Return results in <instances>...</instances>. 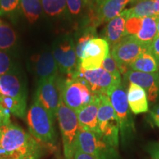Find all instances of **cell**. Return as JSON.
I'll return each mask as SVG.
<instances>
[{
  "label": "cell",
  "mask_w": 159,
  "mask_h": 159,
  "mask_svg": "<svg viewBox=\"0 0 159 159\" xmlns=\"http://www.w3.org/2000/svg\"><path fill=\"white\" fill-rule=\"evenodd\" d=\"M66 8L71 16L77 18L83 15L87 7L83 0H66Z\"/></svg>",
  "instance_id": "30"
},
{
  "label": "cell",
  "mask_w": 159,
  "mask_h": 159,
  "mask_svg": "<svg viewBox=\"0 0 159 159\" xmlns=\"http://www.w3.org/2000/svg\"><path fill=\"white\" fill-rule=\"evenodd\" d=\"M157 159H159V158H157Z\"/></svg>",
  "instance_id": "45"
},
{
  "label": "cell",
  "mask_w": 159,
  "mask_h": 159,
  "mask_svg": "<svg viewBox=\"0 0 159 159\" xmlns=\"http://www.w3.org/2000/svg\"><path fill=\"white\" fill-rule=\"evenodd\" d=\"M0 94L27 100V88L17 72L0 76Z\"/></svg>",
  "instance_id": "15"
},
{
  "label": "cell",
  "mask_w": 159,
  "mask_h": 159,
  "mask_svg": "<svg viewBox=\"0 0 159 159\" xmlns=\"http://www.w3.org/2000/svg\"><path fill=\"white\" fill-rule=\"evenodd\" d=\"M101 68L108 71V73H110L111 75H113L116 78L122 80V78H121L122 74H121L119 65L116 60L114 59V57H113V55H111V53L109 52V54L107 55L106 57L103 60Z\"/></svg>",
  "instance_id": "29"
},
{
  "label": "cell",
  "mask_w": 159,
  "mask_h": 159,
  "mask_svg": "<svg viewBox=\"0 0 159 159\" xmlns=\"http://www.w3.org/2000/svg\"><path fill=\"white\" fill-rule=\"evenodd\" d=\"M20 8V0H0V16H11Z\"/></svg>",
  "instance_id": "31"
},
{
  "label": "cell",
  "mask_w": 159,
  "mask_h": 159,
  "mask_svg": "<svg viewBox=\"0 0 159 159\" xmlns=\"http://www.w3.org/2000/svg\"><path fill=\"white\" fill-rule=\"evenodd\" d=\"M108 96L116 113L122 140L129 138L135 131L134 122L129 107L127 91L122 83L109 91Z\"/></svg>",
  "instance_id": "6"
},
{
  "label": "cell",
  "mask_w": 159,
  "mask_h": 159,
  "mask_svg": "<svg viewBox=\"0 0 159 159\" xmlns=\"http://www.w3.org/2000/svg\"><path fill=\"white\" fill-rule=\"evenodd\" d=\"M69 77H75L80 80L90 89L91 92L96 95H108L111 89L122 83V80L116 78L102 68L94 70H85L78 68L74 75Z\"/></svg>",
  "instance_id": "8"
},
{
  "label": "cell",
  "mask_w": 159,
  "mask_h": 159,
  "mask_svg": "<svg viewBox=\"0 0 159 159\" xmlns=\"http://www.w3.org/2000/svg\"><path fill=\"white\" fill-rule=\"evenodd\" d=\"M158 72L145 73L129 70L124 75L125 79L130 83L139 85L146 91L148 100L155 102L159 94L158 86Z\"/></svg>",
  "instance_id": "14"
},
{
  "label": "cell",
  "mask_w": 159,
  "mask_h": 159,
  "mask_svg": "<svg viewBox=\"0 0 159 159\" xmlns=\"http://www.w3.org/2000/svg\"><path fill=\"white\" fill-rule=\"evenodd\" d=\"M105 1H107V0H94V4L95 5H97V4H99Z\"/></svg>",
  "instance_id": "40"
},
{
  "label": "cell",
  "mask_w": 159,
  "mask_h": 159,
  "mask_svg": "<svg viewBox=\"0 0 159 159\" xmlns=\"http://www.w3.org/2000/svg\"><path fill=\"white\" fill-rule=\"evenodd\" d=\"M127 18H144L156 15L154 11V0H141L132 7L125 9Z\"/></svg>",
  "instance_id": "24"
},
{
  "label": "cell",
  "mask_w": 159,
  "mask_h": 159,
  "mask_svg": "<svg viewBox=\"0 0 159 159\" xmlns=\"http://www.w3.org/2000/svg\"><path fill=\"white\" fill-rule=\"evenodd\" d=\"M87 7H92L94 5V0H83Z\"/></svg>",
  "instance_id": "38"
},
{
  "label": "cell",
  "mask_w": 159,
  "mask_h": 159,
  "mask_svg": "<svg viewBox=\"0 0 159 159\" xmlns=\"http://www.w3.org/2000/svg\"><path fill=\"white\" fill-rule=\"evenodd\" d=\"M57 78L44 80L39 82L35 95V98L50 113L54 119L57 116V108L61 100Z\"/></svg>",
  "instance_id": "13"
},
{
  "label": "cell",
  "mask_w": 159,
  "mask_h": 159,
  "mask_svg": "<svg viewBox=\"0 0 159 159\" xmlns=\"http://www.w3.org/2000/svg\"><path fill=\"white\" fill-rule=\"evenodd\" d=\"M43 11L50 17H61L67 13L66 0H40Z\"/></svg>",
  "instance_id": "26"
},
{
  "label": "cell",
  "mask_w": 159,
  "mask_h": 159,
  "mask_svg": "<svg viewBox=\"0 0 159 159\" xmlns=\"http://www.w3.org/2000/svg\"><path fill=\"white\" fill-rule=\"evenodd\" d=\"M74 159H97L91 155L86 154L82 151L76 149L74 155Z\"/></svg>",
  "instance_id": "34"
},
{
  "label": "cell",
  "mask_w": 159,
  "mask_h": 159,
  "mask_svg": "<svg viewBox=\"0 0 159 159\" xmlns=\"http://www.w3.org/2000/svg\"><path fill=\"white\" fill-rule=\"evenodd\" d=\"M149 50L159 63V36H156L149 47Z\"/></svg>",
  "instance_id": "33"
},
{
  "label": "cell",
  "mask_w": 159,
  "mask_h": 159,
  "mask_svg": "<svg viewBox=\"0 0 159 159\" xmlns=\"http://www.w3.org/2000/svg\"><path fill=\"white\" fill-rule=\"evenodd\" d=\"M128 18L124 10L119 16L109 21L105 27L102 33L103 36L111 48L126 36L125 24Z\"/></svg>",
  "instance_id": "19"
},
{
  "label": "cell",
  "mask_w": 159,
  "mask_h": 159,
  "mask_svg": "<svg viewBox=\"0 0 159 159\" xmlns=\"http://www.w3.org/2000/svg\"><path fill=\"white\" fill-rule=\"evenodd\" d=\"M127 97L130 111L134 114L146 113L149 111L147 93L142 87L130 83L127 91Z\"/></svg>",
  "instance_id": "20"
},
{
  "label": "cell",
  "mask_w": 159,
  "mask_h": 159,
  "mask_svg": "<svg viewBox=\"0 0 159 159\" xmlns=\"http://www.w3.org/2000/svg\"><path fill=\"white\" fill-rule=\"evenodd\" d=\"M35 73L39 82L58 77V67L53 57L52 53L49 51L40 54L35 62Z\"/></svg>",
  "instance_id": "18"
},
{
  "label": "cell",
  "mask_w": 159,
  "mask_h": 159,
  "mask_svg": "<svg viewBox=\"0 0 159 159\" xmlns=\"http://www.w3.org/2000/svg\"><path fill=\"white\" fill-rule=\"evenodd\" d=\"M139 1H141V0H138V2H139Z\"/></svg>",
  "instance_id": "44"
},
{
  "label": "cell",
  "mask_w": 159,
  "mask_h": 159,
  "mask_svg": "<svg viewBox=\"0 0 159 159\" xmlns=\"http://www.w3.org/2000/svg\"><path fill=\"white\" fill-rule=\"evenodd\" d=\"M57 83L63 102L76 113L88 105L95 96L90 89L77 77L67 76L66 79L61 80L57 77Z\"/></svg>",
  "instance_id": "3"
},
{
  "label": "cell",
  "mask_w": 159,
  "mask_h": 159,
  "mask_svg": "<svg viewBox=\"0 0 159 159\" xmlns=\"http://www.w3.org/2000/svg\"><path fill=\"white\" fill-rule=\"evenodd\" d=\"M62 138L63 153L66 159H74L76 139L79 130L77 113L65 105L61 97L57 116Z\"/></svg>",
  "instance_id": "4"
},
{
  "label": "cell",
  "mask_w": 159,
  "mask_h": 159,
  "mask_svg": "<svg viewBox=\"0 0 159 159\" xmlns=\"http://www.w3.org/2000/svg\"><path fill=\"white\" fill-rule=\"evenodd\" d=\"M152 112L159 116V104L155 105L153 108H152Z\"/></svg>",
  "instance_id": "39"
},
{
  "label": "cell",
  "mask_w": 159,
  "mask_h": 159,
  "mask_svg": "<svg viewBox=\"0 0 159 159\" xmlns=\"http://www.w3.org/2000/svg\"><path fill=\"white\" fill-rule=\"evenodd\" d=\"M97 120L99 136L110 146L118 149L119 126L116 113L108 95L99 94Z\"/></svg>",
  "instance_id": "5"
},
{
  "label": "cell",
  "mask_w": 159,
  "mask_h": 159,
  "mask_svg": "<svg viewBox=\"0 0 159 159\" xmlns=\"http://www.w3.org/2000/svg\"><path fill=\"white\" fill-rule=\"evenodd\" d=\"M150 116L152 117V120H153L155 124H156L159 128V116H157L156 114H155L154 113H152V111L150 112Z\"/></svg>",
  "instance_id": "36"
},
{
  "label": "cell",
  "mask_w": 159,
  "mask_h": 159,
  "mask_svg": "<svg viewBox=\"0 0 159 159\" xmlns=\"http://www.w3.org/2000/svg\"><path fill=\"white\" fill-rule=\"evenodd\" d=\"M0 104L11 114L19 118L24 119L27 114V100L0 94Z\"/></svg>",
  "instance_id": "23"
},
{
  "label": "cell",
  "mask_w": 159,
  "mask_h": 159,
  "mask_svg": "<svg viewBox=\"0 0 159 159\" xmlns=\"http://www.w3.org/2000/svg\"><path fill=\"white\" fill-rule=\"evenodd\" d=\"M26 121L30 134L37 141L49 147L55 146L57 134L55 119L35 98L27 111Z\"/></svg>",
  "instance_id": "2"
},
{
  "label": "cell",
  "mask_w": 159,
  "mask_h": 159,
  "mask_svg": "<svg viewBox=\"0 0 159 159\" xmlns=\"http://www.w3.org/2000/svg\"><path fill=\"white\" fill-rule=\"evenodd\" d=\"M0 140H1V133H0Z\"/></svg>",
  "instance_id": "43"
},
{
  "label": "cell",
  "mask_w": 159,
  "mask_h": 159,
  "mask_svg": "<svg viewBox=\"0 0 159 159\" xmlns=\"http://www.w3.org/2000/svg\"><path fill=\"white\" fill-rule=\"evenodd\" d=\"M158 86L159 89V71H158Z\"/></svg>",
  "instance_id": "42"
},
{
  "label": "cell",
  "mask_w": 159,
  "mask_h": 159,
  "mask_svg": "<svg viewBox=\"0 0 159 159\" xmlns=\"http://www.w3.org/2000/svg\"><path fill=\"white\" fill-rule=\"evenodd\" d=\"M159 15L144 18H130L125 24L126 36L130 35L144 45L150 47L157 36V24Z\"/></svg>",
  "instance_id": "11"
},
{
  "label": "cell",
  "mask_w": 159,
  "mask_h": 159,
  "mask_svg": "<svg viewBox=\"0 0 159 159\" xmlns=\"http://www.w3.org/2000/svg\"><path fill=\"white\" fill-rule=\"evenodd\" d=\"M52 53L60 72L71 76L77 71L79 60L77 57L75 43L71 37H64L57 41L53 45Z\"/></svg>",
  "instance_id": "9"
},
{
  "label": "cell",
  "mask_w": 159,
  "mask_h": 159,
  "mask_svg": "<svg viewBox=\"0 0 159 159\" xmlns=\"http://www.w3.org/2000/svg\"><path fill=\"white\" fill-rule=\"evenodd\" d=\"M17 35L14 29L0 18V50L8 52L16 47Z\"/></svg>",
  "instance_id": "22"
},
{
  "label": "cell",
  "mask_w": 159,
  "mask_h": 159,
  "mask_svg": "<svg viewBox=\"0 0 159 159\" xmlns=\"http://www.w3.org/2000/svg\"><path fill=\"white\" fill-rule=\"evenodd\" d=\"M0 159H40L43 148L30 134L12 124L0 128Z\"/></svg>",
  "instance_id": "1"
},
{
  "label": "cell",
  "mask_w": 159,
  "mask_h": 159,
  "mask_svg": "<svg viewBox=\"0 0 159 159\" xmlns=\"http://www.w3.org/2000/svg\"><path fill=\"white\" fill-rule=\"evenodd\" d=\"M108 43L102 38L95 37L89 41L79 62V68L94 70L101 68L102 61L109 54Z\"/></svg>",
  "instance_id": "12"
},
{
  "label": "cell",
  "mask_w": 159,
  "mask_h": 159,
  "mask_svg": "<svg viewBox=\"0 0 159 159\" xmlns=\"http://www.w3.org/2000/svg\"><path fill=\"white\" fill-rule=\"evenodd\" d=\"M111 55L118 63L121 74L125 75L130 69V65L149 47H145L134 37L125 36L111 48Z\"/></svg>",
  "instance_id": "10"
},
{
  "label": "cell",
  "mask_w": 159,
  "mask_h": 159,
  "mask_svg": "<svg viewBox=\"0 0 159 159\" xmlns=\"http://www.w3.org/2000/svg\"><path fill=\"white\" fill-rule=\"evenodd\" d=\"M157 36H159V19L158 20V24H157Z\"/></svg>",
  "instance_id": "41"
},
{
  "label": "cell",
  "mask_w": 159,
  "mask_h": 159,
  "mask_svg": "<svg viewBox=\"0 0 159 159\" xmlns=\"http://www.w3.org/2000/svg\"><path fill=\"white\" fill-rule=\"evenodd\" d=\"M138 0H107L94 6L98 25L108 22L124 11L129 3H136Z\"/></svg>",
  "instance_id": "16"
},
{
  "label": "cell",
  "mask_w": 159,
  "mask_h": 159,
  "mask_svg": "<svg viewBox=\"0 0 159 159\" xmlns=\"http://www.w3.org/2000/svg\"><path fill=\"white\" fill-rule=\"evenodd\" d=\"M20 8L30 23H35L43 11L40 0H20Z\"/></svg>",
  "instance_id": "25"
},
{
  "label": "cell",
  "mask_w": 159,
  "mask_h": 159,
  "mask_svg": "<svg viewBox=\"0 0 159 159\" xmlns=\"http://www.w3.org/2000/svg\"><path fill=\"white\" fill-rule=\"evenodd\" d=\"M14 72H17V68L11 55L8 52L0 50V76Z\"/></svg>",
  "instance_id": "28"
},
{
  "label": "cell",
  "mask_w": 159,
  "mask_h": 159,
  "mask_svg": "<svg viewBox=\"0 0 159 159\" xmlns=\"http://www.w3.org/2000/svg\"><path fill=\"white\" fill-rule=\"evenodd\" d=\"M130 70L145 73H155L159 71V63L150 50H146L130 65Z\"/></svg>",
  "instance_id": "21"
},
{
  "label": "cell",
  "mask_w": 159,
  "mask_h": 159,
  "mask_svg": "<svg viewBox=\"0 0 159 159\" xmlns=\"http://www.w3.org/2000/svg\"><path fill=\"white\" fill-rule=\"evenodd\" d=\"M11 123V113L0 104V128Z\"/></svg>",
  "instance_id": "32"
},
{
  "label": "cell",
  "mask_w": 159,
  "mask_h": 159,
  "mask_svg": "<svg viewBox=\"0 0 159 159\" xmlns=\"http://www.w3.org/2000/svg\"><path fill=\"white\" fill-rule=\"evenodd\" d=\"M95 27H86L83 30V33L78 38L76 43H75V49H76L77 57L79 60V62L80 61L81 57L83 56V51H84L85 47H86L87 43L91 39L93 38L96 37V31H95Z\"/></svg>",
  "instance_id": "27"
},
{
  "label": "cell",
  "mask_w": 159,
  "mask_h": 159,
  "mask_svg": "<svg viewBox=\"0 0 159 159\" xmlns=\"http://www.w3.org/2000/svg\"><path fill=\"white\" fill-rule=\"evenodd\" d=\"M150 153L152 155V158L154 159L159 158V144L157 145V146L152 147Z\"/></svg>",
  "instance_id": "35"
},
{
  "label": "cell",
  "mask_w": 159,
  "mask_h": 159,
  "mask_svg": "<svg viewBox=\"0 0 159 159\" xmlns=\"http://www.w3.org/2000/svg\"><path fill=\"white\" fill-rule=\"evenodd\" d=\"M154 11L156 15H159V0H154Z\"/></svg>",
  "instance_id": "37"
},
{
  "label": "cell",
  "mask_w": 159,
  "mask_h": 159,
  "mask_svg": "<svg viewBox=\"0 0 159 159\" xmlns=\"http://www.w3.org/2000/svg\"><path fill=\"white\" fill-rule=\"evenodd\" d=\"M76 149L97 159L116 158L117 150L107 144L99 135L79 126L76 139Z\"/></svg>",
  "instance_id": "7"
},
{
  "label": "cell",
  "mask_w": 159,
  "mask_h": 159,
  "mask_svg": "<svg viewBox=\"0 0 159 159\" xmlns=\"http://www.w3.org/2000/svg\"><path fill=\"white\" fill-rule=\"evenodd\" d=\"M99 99L98 95L95 94L94 99L77 112L79 126L85 130H90L99 135L97 120Z\"/></svg>",
  "instance_id": "17"
}]
</instances>
